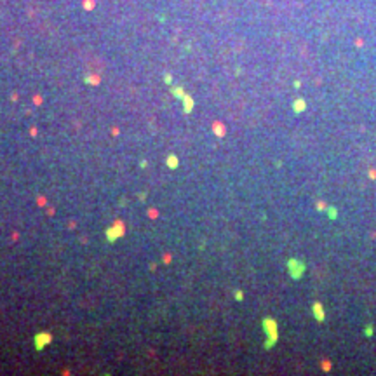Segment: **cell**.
Returning <instances> with one entry per match:
<instances>
[{
  "mask_svg": "<svg viewBox=\"0 0 376 376\" xmlns=\"http://www.w3.org/2000/svg\"><path fill=\"white\" fill-rule=\"evenodd\" d=\"M263 331L266 333L265 347L266 348H272V347L277 343V338H279V333H277V322H275L274 319H270V317L263 319Z\"/></svg>",
  "mask_w": 376,
  "mask_h": 376,
  "instance_id": "cell-1",
  "label": "cell"
},
{
  "mask_svg": "<svg viewBox=\"0 0 376 376\" xmlns=\"http://www.w3.org/2000/svg\"><path fill=\"white\" fill-rule=\"evenodd\" d=\"M288 270L292 279H301V275L305 274V263L296 260V258H291L288 261Z\"/></svg>",
  "mask_w": 376,
  "mask_h": 376,
  "instance_id": "cell-2",
  "label": "cell"
},
{
  "mask_svg": "<svg viewBox=\"0 0 376 376\" xmlns=\"http://www.w3.org/2000/svg\"><path fill=\"white\" fill-rule=\"evenodd\" d=\"M312 310H314V317L317 319L319 322H322L324 319H326V314H324V306H322V303L315 301L314 306H312Z\"/></svg>",
  "mask_w": 376,
  "mask_h": 376,
  "instance_id": "cell-3",
  "label": "cell"
},
{
  "mask_svg": "<svg viewBox=\"0 0 376 376\" xmlns=\"http://www.w3.org/2000/svg\"><path fill=\"white\" fill-rule=\"evenodd\" d=\"M292 108H294V111H296V113H300V111H303L306 108V103L303 101V99H296V101H294V105H292Z\"/></svg>",
  "mask_w": 376,
  "mask_h": 376,
  "instance_id": "cell-4",
  "label": "cell"
},
{
  "mask_svg": "<svg viewBox=\"0 0 376 376\" xmlns=\"http://www.w3.org/2000/svg\"><path fill=\"white\" fill-rule=\"evenodd\" d=\"M328 214H329V220H336L338 218V209L336 207H328Z\"/></svg>",
  "mask_w": 376,
  "mask_h": 376,
  "instance_id": "cell-5",
  "label": "cell"
},
{
  "mask_svg": "<svg viewBox=\"0 0 376 376\" xmlns=\"http://www.w3.org/2000/svg\"><path fill=\"white\" fill-rule=\"evenodd\" d=\"M373 333H374V331H373V326H366V329H364V334L369 338V336H373Z\"/></svg>",
  "mask_w": 376,
  "mask_h": 376,
  "instance_id": "cell-6",
  "label": "cell"
},
{
  "mask_svg": "<svg viewBox=\"0 0 376 376\" xmlns=\"http://www.w3.org/2000/svg\"><path fill=\"white\" fill-rule=\"evenodd\" d=\"M369 178H371V179H374V178H376V171H373V169H371V171H369Z\"/></svg>",
  "mask_w": 376,
  "mask_h": 376,
  "instance_id": "cell-7",
  "label": "cell"
},
{
  "mask_svg": "<svg viewBox=\"0 0 376 376\" xmlns=\"http://www.w3.org/2000/svg\"><path fill=\"white\" fill-rule=\"evenodd\" d=\"M235 298H237V300H242V292H240V291H237V294H235Z\"/></svg>",
  "mask_w": 376,
  "mask_h": 376,
  "instance_id": "cell-8",
  "label": "cell"
},
{
  "mask_svg": "<svg viewBox=\"0 0 376 376\" xmlns=\"http://www.w3.org/2000/svg\"><path fill=\"white\" fill-rule=\"evenodd\" d=\"M317 209H320V211H322V209H326V206H324V204H317Z\"/></svg>",
  "mask_w": 376,
  "mask_h": 376,
  "instance_id": "cell-9",
  "label": "cell"
}]
</instances>
